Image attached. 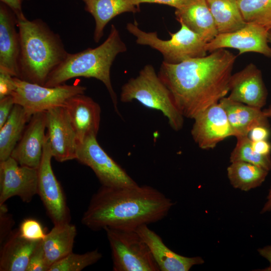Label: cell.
Wrapping results in <instances>:
<instances>
[{
  "label": "cell",
  "instance_id": "7c38bea8",
  "mask_svg": "<svg viewBox=\"0 0 271 271\" xmlns=\"http://www.w3.org/2000/svg\"><path fill=\"white\" fill-rule=\"evenodd\" d=\"M46 128L53 158L59 162L76 159V135L64 106L46 111Z\"/></svg>",
  "mask_w": 271,
  "mask_h": 271
},
{
  "label": "cell",
  "instance_id": "9c48e42d",
  "mask_svg": "<svg viewBox=\"0 0 271 271\" xmlns=\"http://www.w3.org/2000/svg\"><path fill=\"white\" fill-rule=\"evenodd\" d=\"M76 160L90 167L101 186H132L138 184L102 148L96 136H90L78 144Z\"/></svg>",
  "mask_w": 271,
  "mask_h": 271
},
{
  "label": "cell",
  "instance_id": "cb8c5ba5",
  "mask_svg": "<svg viewBox=\"0 0 271 271\" xmlns=\"http://www.w3.org/2000/svg\"><path fill=\"white\" fill-rule=\"evenodd\" d=\"M76 233V226L70 222L54 225L46 233L42 244L49 268L72 252Z\"/></svg>",
  "mask_w": 271,
  "mask_h": 271
},
{
  "label": "cell",
  "instance_id": "f546056e",
  "mask_svg": "<svg viewBox=\"0 0 271 271\" xmlns=\"http://www.w3.org/2000/svg\"><path fill=\"white\" fill-rule=\"evenodd\" d=\"M102 257V253L98 249L82 254H77L72 251L52 264L49 271H80L95 263Z\"/></svg>",
  "mask_w": 271,
  "mask_h": 271
},
{
  "label": "cell",
  "instance_id": "277c9868",
  "mask_svg": "<svg viewBox=\"0 0 271 271\" xmlns=\"http://www.w3.org/2000/svg\"><path fill=\"white\" fill-rule=\"evenodd\" d=\"M127 50L119 31L111 25L107 38L95 48H89L79 52L68 53L66 58L50 73L44 85L55 87L77 77L94 78L105 86L115 111L117 109V96L110 79V68L116 56Z\"/></svg>",
  "mask_w": 271,
  "mask_h": 271
},
{
  "label": "cell",
  "instance_id": "d6986e66",
  "mask_svg": "<svg viewBox=\"0 0 271 271\" xmlns=\"http://www.w3.org/2000/svg\"><path fill=\"white\" fill-rule=\"evenodd\" d=\"M136 230L148 245L161 271H188L194 265L204 263L200 256L187 257L173 251L148 225H141Z\"/></svg>",
  "mask_w": 271,
  "mask_h": 271
},
{
  "label": "cell",
  "instance_id": "603a6c76",
  "mask_svg": "<svg viewBox=\"0 0 271 271\" xmlns=\"http://www.w3.org/2000/svg\"><path fill=\"white\" fill-rule=\"evenodd\" d=\"M39 241L24 238L19 228L13 230L1 245L0 270L26 271L30 257Z\"/></svg>",
  "mask_w": 271,
  "mask_h": 271
},
{
  "label": "cell",
  "instance_id": "1f68e13d",
  "mask_svg": "<svg viewBox=\"0 0 271 271\" xmlns=\"http://www.w3.org/2000/svg\"><path fill=\"white\" fill-rule=\"evenodd\" d=\"M49 269L41 240L30 257L26 271H49Z\"/></svg>",
  "mask_w": 271,
  "mask_h": 271
},
{
  "label": "cell",
  "instance_id": "7a4b0ae2",
  "mask_svg": "<svg viewBox=\"0 0 271 271\" xmlns=\"http://www.w3.org/2000/svg\"><path fill=\"white\" fill-rule=\"evenodd\" d=\"M174 204L150 186H101L92 196L81 221L94 231L106 227L136 230L164 219Z\"/></svg>",
  "mask_w": 271,
  "mask_h": 271
},
{
  "label": "cell",
  "instance_id": "2e32d148",
  "mask_svg": "<svg viewBox=\"0 0 271 271\" xmlns=\"http://www.w3.org/2000/svg\"><path fill=\"white\" fill-rule=\"evenodd\" d=\"M46 129V111L34 114L11 157L20 165L38 169L43 155Z\"/></svg>",
  "mask_w": 271,
  "mask_h": 271
},
{
  "label": "cell",
  "instance_id": "60d3db41",
  "mask_svg": "<svg viewBox=\"0 0 271 271\" xmlns=\"http://www.w3.org/2000/svg\"><path fill=\"white\" fill-rule=\"evenodd\" d=\"M271 211V184L266 198V201L264 203L260 213H265Z\"/></svg>",
  "mask_w": 271,
  "mask_h": 271
},
{
  "label": "cell",
  "instance_id": "d6a6232c",
  "mask_svg": "<svg viewBox=\"0 0 271 271\" xmlns=\"http://www.w3.org/2000/svg\"><path fill=\"white\" fill-rule=\"evenodd\" d=\"M0 204V243H4L12 231L14 220L12 215L8 213L7 206L5 204Z\"/></svg>",
  "mask_w": 271,
  "mask_h": 271
},
{
  "label": "cell",
  "instance_id": "f35d334b",
  "mask_svg": "<svg viewBox=\"0 0 271 271\" xmlns=\"http://www.w3.org/2000/svg\"><path fill=\"white\" fill-rule=\"evenodd\" d=\"M191 0H148V3L164 4L178 9L185 6Z\"/></svg>",
  "mask_w": 271,
  "mask_h": 271
},
{
  "label": "cell",
  "instance_id": "44dd1931",
  "mask_svg": "<svg viewBox=\"0 0 271 271\" xmlns=\"http://www.w3.org/2000/svg\"><path fill=\"white\" fill-rule=\"evenodd\" d=\"M175 15L180 24L185 25L207 43L218 34L206 0H191L182 8L176 9Z\"/></svg>",
  "mask_w": 271,
  "mask_h": 271
},
{
  "label": "cell",
  "instance_id": "7bdbcfd3",
  "mask_svg": "<svg viewBox=\"0 0 271 271\" xmlns=\"http://www.w3.org/2000/svg\"><path fill=\"white\" fill-rule=\"evenodd\" d=\"M268 43L271 44V30L268 31Z\"/></svg>",
  "mask_w": 271,
  "mask_h": 271
},
{
  "label": "cell",
  "instance_id": "6da1fadb",
  "mask_svg": "<svg viewBox=\"0 0 271 271\" xmlns=\"http://www.w3.org/2000/svg\"><path fill=\"white\" fill-rule=\"evenodd\" d=\"M178 64L163 61L158 73L184 117L194 119L228 93L237 56L225 49Z\"/></svg>",
  "mask_w": 271,
  "mask_h": 271
},
{
  "label": "cell",
  "instance_id": "83f0119b",
  "mask_svg": "<svg viewBox=\"0 0 271 271\" xmlns=\"http://www.w3.org/2000/svg\"><path fill=\"white\" fill-rule=\"evenodd\" d=\"M237 4L246 23L271 30V0H237Z\"/></svg>",
  "mask_w": 271,
  "mask_h": 271
},
{
  "label": "cell",
  "instance_id": "52a82bcc",
  "mask_svg": "<svg viewBox=\"0 0 271 271\" xmlns=\"http://www.w3.org/2000/svg\"><path fill=\"white\" fill-rule=\"evenodd\" d=\"M114 271H160L149 247L136 230L106 227Z\"/></svg>",
  "mask_w": 271,
  "mask_h": 271
},
{
  "label": "cell",
  "instance_id": "ffe728a7",
  "mask_svg": "<svg viewBox=\"0 0 271 271\" xmlns=\"http://www.w3.org/2000/svg\"><path fill=\"white\" fill-rule=\"evenodd\" d=\"M85 4V10L95 21L93 39L98 43L104 35V28L116 16L124 13H136L140 11V5L148 3V0H81Z\"/></svg>",
  "mask_w": 271,
  "mask_h": 271
},
{
  "label": "cell",
  "instance_id": "74e56055",
  "mask_svg": "<svg viewBox=\"0 0 271 271\" xmlns=\"http://www.w3.org/2000/svg\"><path fill=\"white\" fill-rule=\"evenodd\" d=\"M251 146L253 150L257 153L264 156L270 155L271 144L267 140L252 141Z\"/></svg>",
  "mask_w": 271,
  "mask_h": 271
},
{
  "label": "cell",
  "instance_id": "8992f818",
  "mask_svg": "<svg viewBox=\"0 0 271 271\" xmlns=\"http://www.w3.org/2000/svg\"><path fill=\"white\" fill-rule=\"evenodd\" d=\"M176 33H170V39L162 40L156 32H146L142 30L136 23H128L126 28L136 37V43L147 45L158 51L162 55L163 62L178 64L184 61L202 57L207 55V42L185 25Z\"/></svg>",
  "mask_w": 271,
  "mask_h": 271
},
{
  "label": "cell",
  "instance_id": "9a60e30c",
  "mask_svg": "<svg viewBox=\"0 0 271 271\" xmlns=\"http://www.w3.org/2000/svg\"><path fill=\"white\" fill-rule=\"evenodd\" d=\"M229 88L231 100L261 109L266 104L267 91L261 71L253 63L231 75Z\"/></svg>",
  "mask_w": 271,
  "mask_h": 271
},
{
  "label": "cell",
  "instance_id": "ab89813d",
  "mask_svg": "<svg viewBox=\"0 0 271 271\" xmlns=\"http://www.w3.org/2000/svg\"><path fill=\"white\" fill-rule=\"evenodd\" d=\"M260 255L265 258L269 262V265L263 269H256L260 271H271V245H267L257 249Z\"/></svg>",
  "mask_w": 271,
  "mask_h": 271
},
{
  "label": "cell",
  "instance_id": "4316f807",
  "mask_svg": "<svg viewBox=\"0 0 271 271\" xmlns=\"http://www.w3.org/2000/svg\"><path fill=\"white\" fill-rule=\"evenodd\" d=\"M268 173L260 167L243 161L231 162L227 168V177L231 186L243 191L259 187Z\"/></svg>",
  "mask_w": 271,
  "mask_h": 271
},
{
  "label": "cell",
  "instance_id": "8fae6325",
  "mask_svg": "<svg viewBox=\"0 0 271 271\" xmlns=\"http://www.w3.org/2000/svg\"><path fill=\"white\" fill-rule=\"evenodd\" d=\"M37 194V169L20 165L11 157L0 161V204L14 196L29 203Z\"/></svg>",
  "mask_w": 271,
  "mask_h": 271
},
{
  "label": "cell",
  "instance_id": "484cf974",
  "mask_svg": "<svg viewBox=\"0 0 271 271\" xmlns=\"http://www.w3.org/2000/svg\"><path fill=\"white\" fill-rule=\"evenodd\" d=\"M218 34L236 31L246 24L237 0H206Z\"/></svg>",
  "mask_w": 271,
  "mask_h": 271
},
{
  "label": "cell",
  "instance_id": "e0dca14e",
  "mask_svg": "<svg viewBox=\"0 0 271 271\" xmlns=\"http://www.w3.org/2000/svg\"><path fill=\"white\" fill-rule=\"evenodd\" d=\"M20 51L17 18L10 8L0 2V71L19 78Z\"/></svg>",
  "mask_w": 271,
  "mask_h": 271
},
{
  "label": "cell",
  "instance_id": "ba28073f",
  "mask_svg": "<svg viewBox=\"0 0 271 271\" xmlns=\"http://www.w3.org/2000/svg\"><path fill=\"white\" fill-rule=\"evenodd\" d=\"M15 89L11 95L15 104L22 106L31 116L50 109L64 106L70 97L84 94L86 87L63 84L47 87L14 77Z\"/></svg>",
  "mask_w": 271,
  "mask_h": 271
},
{
  "label": "cell",
  "instance_id": "e575fe53",
  "mask_svg": "<svg viewBox=\"0 0 271 271\" xmlns=\"http://www.w3.org/2000/svg\"><path fill=\"white\" fill-rule=\"evenodd\" d=\"M15 103L12 95L0 99V128L7 120Z\"/></svg>",
  "mask_w": 271,
  "mask_h": 271
},
{
  "label": "cell",
  "instance_id": "d590c367",
  "mask_svg": "<svg viewBox=\"0 0 271 271\" xmlns=\"http://www.w3.org/2000/svg\"><path fill=\"white\" fill-rule=\"evenodd\" d=\"M270 127L257 126L249 132L248 137L252 141L267 140L270 134Z\"/></svg>",
  "mask_w": 271,
  "mask_h": 271
},
{
  "label": "cell",
  "instance_id": "4dcf8cb0",
  "mask_svg": "<svg viewBox=\"0 0 271 271\" xmlns=\"http://www.w3.org/2000/svg\"><path fill=\"white\" fill-rule=\"evenodd\" d=\"M19 230L22 237L32 241L43 240L46 234L41 223L32 218L24 220L20 224Z\"/></svg>",
  "mask_w": 271,
  "mask_h": 271
},
{
  "label": "cell",
  "instance_id": "3957f363",
  "mask_svg": "<svg viewBox=\"0 0 271 271\" xmlns=\"http://www.w3.org/2000/svg\"><path fill=\"white\" fill-rule=\"evenodd\" d=\"M20 51L19 78L45 85L50 73L68 53L60 36L40 19L18 20Z\"/></svg>",
  "mask_w": 271,
  "mask_h": 271
},
{
  "label": "cell",
  "instance_id": "f1b7e54d",
  "mask_svg": "<svg viewBox=\"0 0 271 271\" xmlns=\"http://www.w3.org/2000/svg\"><path fill=\"white\" fill-rule=\"evenodd\" d=\"M236 145L230 156V162L243 161L254 164L269 171L271 170V157L255 152L248 136L236 137Z\"/></svg>",
  "mask_w": 271,
  "mask_h": 271
},
{
  "label": "cell",
  "instance_id": "d4e9b609",
  "mask_svg": "<svg viewBox=\"0 0 271 271\" xmlns=\"http://www.w3.org/2000/svg\"><path fill=\"white\" fill-rule=\"evenodd\" d=\"M32 116L15 104L6 121L0 128V161L11 157Z\"/></svg>",
  "mask_w": 271,
  "mask_h": 271
},
{
  "label": "cell",
  "instance_id": "4fadbf2b",
  "mask_svg": "<svg viewBox=\"0 0 271 271\" xmlns=\"http://www.w3.org/2000/svg\"><path fill=\"white\" fill-rule=\"evenodd\" d=\"M267 30L253 23H247L243 28L233 32L218 34L206 45L207 52L220 49L232 48L239 55L255 52L271 58V47L268 45Z\"/></svg>",
  "mask_w": 271,
  "mask_h": 271
},
{
  "label": "cell",
  "instance_id": "836d02e7",
  "mask_svg": "<svg viewBox=\"0 0 271 271\" xmlns=\"http://www.w3.org/2000/svg\"><path fill=\"white\" fill-rule=\"evenodd\" d=\"M15 89L14 77L0 71V99L11 95Z\"/></svg>",
  "mask_w": 271,
  "mask_h": 271
},
{
  "label": "cell",
  "instance_id": "b9f144b4",
  "mask_svg": "<svg viewBox=\"0 0 271 271\" xmlns=\"http://www.w3.org/2000/svg\"><path fill=\"white\" fill-rule=\"evenodd\" d=\"M264 114L268 118H271V104L265 109L263 110Z\"/></svg>",
  "mask_w": 271,
  "mask_h": 271
},
{
  "label": "cell",
  "instance_id": "8d00e7d4",
  "mask_svg": "<svg viewBox=\"0 0 271 271\" xmlns=\"http://www.w3.org/2000/svg\"><path fill=\"white\" fill-rule=\"evenodd\" d=\"M25 1L30 0H0L7 5L15 14L17 19L25 18L22 9V4Z\"/></svg>",
  "mask_w": 271,
  "mask_h": 271
},
{
  "label": "cell",
  "instance_id": "ac0fdd59",
  "mask_svg": "<svg viewBox=\"0 0 271 271\" xmlns=\"http://www.w3.org/2000/svg\"><path fill=\"white\" fill-rule=\"evenodd\" d=\"M64 107L75 132L78 144L89 137H96L101 113L97 102L84 94H78L69 98Z\"/></svg>",
  "mask_w": 271,
  "mask_h": 271
},
{
  "label": "cell",
  "instance_id": "5b68a950",
  "mask_svg": "<svg viewBox=\"0 0 271 271\" xmlns=\"http://www.w3.org/2000/svg\"><path fill=\"white\" fill-rule=\"evenodd\" d=\"M133 100L147 108L161 111L174 130L178 131L182 128L184 117L177 108L170 91L153 65L144 66L137 77L129 79L122 86L121 101L129 102Z\"/></svg>",
  "mask_w": 271,
  "mask_h": 271
},
{
  "label": "cell",
  "instance_id": "5bb4252c",
  "mask_svg": "<svg viewBox=\"0 0 271 271\" xmlns=\"http://www.w3.org/2000/svg\"><path fill=\"white\" fill-rule=\"evenodd\" d=\"M193 119L191 135L201 149H214L226 138L234 137L226 111L219 102L202 111Z\"/></svg>",
  "mask_w": 271,
  "mask_h": 271
},
{
  "label": "cell",
  "instance_id": "7402d4cb",
  "mask_svg": "<svg viewBox=\"0 0 271 271\" xmlns=\"http://www.w3.org/2000/svg\"><path fill=\"white\" fill-rule=\"evenodd\" d=\"M219 103L226 111L234 137L248 136L249 132L257 126L270 127L268 118L263 110L224 97Z\"/></svg>",
  "mask_w": 271,
  "mask_h": 271
},
{
  "label": "cell",
  "instance_id": "30bf717a",
  "mask_svg": "<svg viewBox=\"0 0 271 271\" xmlns=\"http://www.w3.org/2000/svg\"><path fill=\"white\" fill-rule=\"evenodd\" d=\"M53 158L46 133L43 155L38 171V194L54 225L70 222L69 209L62 187L53 171Z\"/></svg>",
  "mask_w": 271,
  "mask_h": 271
}]
</instances>
